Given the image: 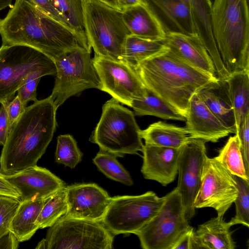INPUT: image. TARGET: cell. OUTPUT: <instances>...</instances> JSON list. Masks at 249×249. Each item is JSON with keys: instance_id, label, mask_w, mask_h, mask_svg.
Returning <instances> with one entry per match:
<instances>
[{"instance_id": "6da1fadb", "label": "cell", "mask_w": 249, "mask_h": 249, "mask_svg": "<svg viewBox=\"0 0 249 249\" xmlns=\"http://www.w3.org/2000/svg\"><path fill=\"white\" fill-rule=\"evenodd\" d=\"M0 35L2 46H30L54 61L83 47L73 30L28 0H16L5 17L0 19Z\"/></svg>"}, {"instance_id": "7a4b0ae2", "label": "cell", "mask_w": 249, "mask_h": 249, "mask_svg": "<svg viewBox=\"0 0 249 249\" xmlns=\"http://www.w3.org/2000/svg\"><path fill=\"white\" fill-rule=\"evenodd\" d=\"M57 109L50 96L25 107L3 145L0 173L10 175L36 165L55 131Z\"/></svg>"}, {"instance_id": "3957f363", "label": "cell", "mask_w": 249, "mask_h": 249, "mask_svg": "<svg viewBox=\"0 0 249 249\" xmlns=\"http://www.w3.org/2000/svg\"><path fill=\"white\" fill-rule=\"evenodd\" d=\"M145 87L185 117L192 97L219 79L182 62L167 50L134 68Z\"/></svg>"}, {"instance_id": "277c9868", "label": "cell", "mask_w": 249, "mask_h": 249, "mask_svg": "<svg viewBox=\"0 0 249 249\" xmlns=\"http://www.w3.org/2000/svg\"><path fill=\"white\" fill-rule=\"evenodd\" d=\"M211 18L214 39L228 72L249 71L248 0H214Z\"/></svg>"}, {"instance_id": "5b68a950", "label": "cell", "mask_w": 249, "mask_h": 249, "mask_svg": "<svg viewBox=\"0 0 249 249\" xmlns=\"http://www.w3.org/2000/svg\"><path fill=\"white\" fill-rule=\"evenodd\" d=\"M81 1L84 30L94 55L126 63L124 46L131 34L124 22L122 11L98 0Z\"/></svg>"}, {"instance_id": "8992f818", "label": "cell", "mask_w": 249, "mask_h": 249, "mask_svg": "<svg viewBox=\"0 0 249 249\" xmlns=\"http://www.w3.org/2000/svg\"><path fill=\"white\" fill-rule=\"evenodd\" d=\"M140 132L133 112L112 98L103 106L100 119L89 141L100 149L122 157L142 151Z\"/></svg>"}, {"instance_id": "52a82bcc", "label": "cell", "mask_w": 249, "mask_h": 249, "mask_svg": "<svg viewBox=\"0 0 249 249\" xmlns=\"http://www.w3.org/2000/svg\"><path fill=\"white\" fill-rule=\"evenodd\" d=\"M55 75L54 61L42 52L23 45L0 47V104L13 99L32 72Z\"/></svg>"}, {"instance_id": "ba28073f", "label": "cell", "mask_w": 249, "mask_h": 249, "mask_svg": "<svg viewBox=\"0 0 249 249\" xmlns=\"http://www.w3.org/2000/svg\"><path fill=\"white\" fill-rule=\"evenodd\" d=\"M165 197L157 214L134 233L143 249H173L180 238L192 228L185 216L177 188Z\"/></svg>"}, {"instance_id": "9c48e42d", "label": "cell", "mask_w": 249, "mask_h": 249, "mask_svg": "<svg viewBox=\"0 0 249 249\" xmlns=\"http://www.w3.org/2000/svg\"><path fill=\"white\" fill-rule=\"evenodd\" d=\"M90 53L91 49L81 47L54 61L56 77L50 97L57 108L70 97L86 89H101Z\"/></svg>"}, {"instance_id": "30bf717a", "label": "cell", "mask_w": 249, "mask_h": 249, "mask_svg": "<svg viewBox=\"0 0 249 249\" xmlns=\"http://www.w3.org/2000/svg\"><path fill=\"white\" fill-rule=\"evenodd\" d=\"M165 199L153 191L111 197L101 222L114 235L134 234L157 214Z\"/></svg>"}, {"instance_id": "8fae6325", "label": "cell", "mask_w": 249, "mask_h": 249, "mask_svg": "<svg viewBox=\"0 0 249 249\" xmlns=\"http://www.w3.org/2000/svg\"><path fill=\"white\" fill-rule=\"evenodd\" d=\"M47 249H111L114 235L101 222L64 216L49 227Z\"/></svg>"}, {"instance_id": "7c38bea8", "label": "cell", "mask_w": 249, "mask_h": 249, "mask_svg": "<svg viewBox=\"0 0 249 249\" xmlns=\"http://www.w3.org/2000/svg\"><path fill=\"white\" fill-rule=\"evenodd\" d=\"M237 189L232 175L215 159L207 157L194 202L196 209L212 208L223 217L235 200Z\"/></svg>"}, {"instance_id": "4fadbf2b", "label": "cell", "mask_w": 249, "mask_h": 249, "mask_svg": "<svg viewBox=\"0 0 249 249\" xmlns=\"http://www.w3.org/2000/svg\"><path fill=\"white\" fill-rule=\"evenodd\" d=\"M93 63L101 83V89L119 102L131 107L135 100L146 96L148 90L135 69L125 62L94 55Z\"/></svg>"}, {"instance_id": "5bb4252c", "label": "cell", "mask_w": 249, "mask_h": 249, "mask_svg": "<svg viewBox=\"0 0 249 249\" xmlns=\"http://www.w3.org/2000/svg\"><path fill=\"white\" fill-rule=\"evenodd\" d=\"M206 142L190 138L180 148L177 189L189 220L196 213L194 202L200 187L203 165L207 157Z\"/></svg>"}, {"instance_id": "9a60e30c", "label": "cell", "mask_w": 249, "mask_h": 249, "mask_svg": "<svg viewBox=\"0 0 249 249\" xmlns=\"http://www.w3.org/2000/svg\"><path fill=\"white\" fill-rule=\"evenodd\" d=\"M68 212L66 216L101 222L111 197L95 183L66 186Z\"/></svg>"}, {"instance_id": "2e32d148", "label": "cell", "mask_w": 249, "mask_h": 249, "mask_svg": "<svg viewBox=\"0 0 249 249\" xmlns=\"http://www.w3.org/2000/svg\"><path fill=\"white\" fill-rule=\"evenodd\" d=\"M3 176L19 193L20 202L46 198L65 186L59 178L36 165Z\"/></svg>"}, {"instance_id": "e0dca14e", "label": "cell", "mask_w": 249, "mask_h": 249, "mask_svg": "<svg viewBox=\"0 0 249 249\" xmlns=\"http://www.w3.org/2000/svg\"><path fill=\"white\" fill-rule=\"evenodd\" d=\"M158 21L166 34L197 35L188 0H141Z\"/></svg>"}, {"instance_id": "ac0fdd59", "label": "cell", "mask_w": 249, "mask_h": 249, "mask_svg": "<svg viewBox=\"0 0 249 249\" xmlns=\"http://www.w3.org/2000/svg\"><path fill=\"white\" fill-rule=\"evenodd\" d=\"M163 42L169 52L182 62L217 77L213 61L197 35L169 33L166 34Z\"/></svg>"}, {"instance_id": "d6986e66", "label": "cell", "mask_w": 249, "mask_h": 249, "mask_svg": "<svg viewBox=\"0 0 249 249\" xmlns=\"http://www.w3.org/2000/svg\"><path fill=\"white\" fill-rule=\"evenodd\" d=\"M185 118V127L191 138L216 142L231 133L197 93L191 99Z\"/></svg>"}, {"instance_id": "ffe728a7", "label": "cell", "mask_w": 249, "mask_h": 249, "mask_svg": "<svg viewBox=\"0 0 249 249\" xmlns=\"http://www.w3.org/2000/svg\"><path fill=\"white\" fill-rule=\"evenodd\" d=\"M180 148L143 145L141 172L144 178L163 186L173 182L178 174Z\"/></svg>"}, {"instance_id": "44dd1931", "label": "cell", "mask_w": 249, "mask_h": 249, "mask_svg": "<svg viewBox=\"0 0 249 249\" xmlns=\"http://www.w3.org/2000/svg\"><path fill=\"white\" fill-rule=\"evenodd\" d=\"M191 18L197 36L211 57L219 80L225 82L230 74L222 63L213 30L211 0H188Z\"/></svg>"}, {"instance_id": "7402d4cb", "label": "cell", "mask_w": 249, "mask_h": 249, "mask_svg": "<svg viewBox=\"0 0 249 249\" xmlns=\"http://www.w3.org/2000/svg\"><path fill=\"white\" fill-rule=\"evenodd\" d=\"M231 226L223 217L211 218L194 229L191 249H234L236 245L230 231Z\"/></svg>"}, {"instance_id": "603a6c76", "label": "cell", "mask_w": 249, "mask_h": 249, "mask_svg": "<svg viewBox=\"0 0 249 249\" xmlns=\"http://www.w3.org/2000/svg\"><path fill=\"white\" fill-rule=\"evenodd\" d=\"M123 18L131 35L139 37L163 40L166 36L161 25L142 2L122 10Z\"/></svg>"}, {"instance_id": "cb8c5ba5", "label": "cell", "mask_w": 249, "mask_h": 249, "mask_svg": "<svg viewBox=\"0 0 249 249\" xmlns=\"http://www.w3.org/2000/svg\"><path fill=\"white\" fill-rule=\"evenodd\" d=\"M197 94L230 133L235 134V116L226 82L219 80L201 89Z\"/></svg>"}, {"instance_id": "d4e9b609", "label": "cell", "mask_w": 249, "mask_h": 249, "mask_svg": "<svg viewBox=\"0 0 249 249\" xmlns=\"http://www.w3.org/2000/svg\"><path fill=\"white\" fill-rule=\"evenodd\" d=\"M140 133L145 144L176 149L180 148L190 138L185 127L161 121L141 130Z\"/></svg>"}, {"instance_id": "484cf974", "label": "cell", "mask_w": 249, "mask_h": 249, "mask_svg": "<svg viewBox=\"0 0 249 249\" xmlns=\"http://www.w3.org/2000/svg\"><path fill=\"white\" fill-rule=\"evenodd\" d=\"M47 197L20 202L10 226L20 242L29 240L39 229L36 222Z\"/></svg>"}, {"instance_id": "4316f807", "label": "cell", "mask_w": 249, "mask_h": 249, "mask_svg": "<svg viewBox=\"0 0 249 249\" xmlns=\"http://www.w3.org/2000/svg\"><path fill=\"white\" fill-rule=\"evenodd\" d=\"M225 82L234 114L237 130L249 114V71L231 74Z\"/></svg>"}, {"instance_id": "83f0119b", "label": "cell", "mask_w": 249, "mask_h": 249, "mask_svg": "<svg viewBox=\"0 0 249 249\" xmlns=\"http://www.w3.org/2000/svg\"><path fill=\"white\" fill-rule=\"evenodd\" d=\"M168 48L163 40H152L128 36L124 46V58L127 64L134 68L140 62L160 54Z\"/></svg>"}, {"instance_id": "f1b7e54d", "label": "cell", "mask_w": 249, "mask_h": 249, "mask_svg": "<svg viewBox=\"0 0 249 249\" xmlns=\"http://www.w3.org/2000/svg\"><path fill=\"white\" fill-rule=\"evenodd\" d=\"M131 107L138 116L150 115L164 120H186L176 108L149 90L146 96L133 101Z\"/></svg>"}, {"instance_id": "f546056e", "label": "cell", "mask_w": 249, "mask_h": 249, "mask_svg": "<svg viewBox=\"0 0 249 249\" xmlns=\"http://www.w3.org/2000/svg\"><path fill=\"white\" fill-rule=\"evenodd\" d=\"M74 32L82 46L91 49L84 27L83 10L81 0H51Z\"/></svg>"}, {"instance_id": "4dcf8cb0", "label": "cell", "mask_w": 249, "mask_h": 249, "mask_svg": "<svg viewBox=\"0 0 249 249\" xmlns=\"http://www.w3.org/2000/svg\"><path fill=\"white\" fill-rule=\"evenodd\" d=\"M68 212L66 186L47 197L36 222L39 229L50 227Z\"/></svg>"}, {"instance_id": "1f68e13d", "label": "cell", "mask_w": 249, "mask_h": 249, "mask_svg": "<svg viewBox=\"0 0 249 249\" xmlns=\"http://www.w3.org/2000/svg\"><path fill=\"white\" fill-rule=\"evenodd\" d=\"M215 158L232 175L249 180L236 135L229 138Z\"/></svg>"}, {"instance_id": "d6a6232c", "label": "cell", "mask_w": 249, "mask_h": 249, "mask_svg": "<svg viewBox=\"0 0 249 249\" xmlns=\"http://www.w3.org/2000/svg\"><path fill=\"white\" fill-rule=\"evenodd\" d=\"M117 156L100 149L93 159V163L107 177L127 186L133 181L128 171L117 160Z\"/></svg>"}, {"instance_id": "836d02e7", "label": "cell", "mask_w": 249, "mask_h": 249, "mask_svg": "<svg viewBox=\"0 0 249 249\" xmlns=\"http://www.w3.org/2000/svg\"><path fill=\"white\" fill-rule=\"evenodd\" d=\"M82 156L83 153L71 135L65 134L58 136L55 153L57 163L73 169L81 161Z\"/></svg>"}, {"instance_id": "e575fe53", "label": "cell", "mask_w": 249, "mask_h": 249, "mask_svg": "<svg viewBox=\"0 0 249 249\" xmlns=\"http://www.w3.org/2000/svg\"><path fill=\"white\" fill-rule=\"evenodd\" d=\"M237 189V195L234 202L235 215L229 221L232 226L242 224L249 227V180L232 175Z\"/></svg>"}, {"instance_id": "d590c367", "label": "cell", "mask_w": 249, "mask_h": 249, "mask_svg": "<svg viewBox=\"0 0 249 249\" xmlns=\"http://www.w3.org/2000/svg\"><path fill=\"white\" fill-rule=\"evenodd\" d=\"M20 203L19 199L0 196V238L10 231L12 220Z\"/></svg>"}, {"instance_id": "8d00e7d4", "label": "cell", "mask_w": 249, "mask_h": 249, "mask_svg": "<svg viewBox=\"0 0 249 249\" xmlns=\"http://www.w3.org/2000/svg\"><path fill=\"white\" fill-rule=\"evenodd\" d=\"M46 76L40 71L31 73L18 90V95L24 106L29 101H36V88L41 77Z\"/></svg>"}, {"instance_id": "74e56055", "label": "cell", "mask_w": 249, "mask_h": 249, "mask_svg": "<svg viewBox=\"0 0 249 249\" xmlns=\"http://www.w3.org/2000/svg\"><path fill=\"white\" fill-rule=\"evenodd\" d=\"M235 134L238 138L246 172L249 175V114L246 117Z\"/></svg>"}, {"instance_id": "f35d334b", "label": "cell", "mask_w": 249, "mask_h": 249, "mask_svg": "<svg viewBox=\"0 0 249 249\" xmlns=\"http://www.w3.org/2000/svg\"><path fill=\"white\" fill-rule=\"evenodd\" d=\"M5 105L9 123L10 130L24 109L25 106L17 95L11 101L3 103Z\"/></svg>"}, {"instance_id": "ab89813d", "label": "cell", "mask_w": 249, "mask_h": 249, "mask_svg": "<svg viewBox=\"0 0 249 249\" xmlns=\"http://www.w3.org/2000/svg\"><path fill=\"white\" fill-rule=\"evenodd\" d=\"M28 0L41 8L52 18L72 30L69 23L64 19L61 13L54 6L51 0Z\"/></svg>"}, {"instance_id": "60d3db41", "label": "cell", "mask_w": 249, "mask_h": 249, "mask_svg": "<svg viewBox=\"0 0 249 249\" xmlns=\"http://www.w3.org/2000/svg\"><path fill=\"white\" fill-rule=\"evenodd\" d=\"M10 131L9 123L5 105L0 107V145H3Z\"/></svg>"}, {"instance_id": "b9f144b4", "label": "cell", "mask_w": 249, "mask_h": 249, "mask_svg": "<svg viewBox=\"0 0 249 249\" xmlns=\"http://www.w3.org/2000/svg\"><path fill=\"white\" fill-rule=\"evenodd\" d=\"M0 196L20 200V194L18 190L5 178L3 175L0 173Z\"/></svg>"}, {"instance_id": "7bdbcfd3", "label": "cell", "mask_w": 249, "mask_h": 249, "mask_svg": "<svg viewBox=\"0 0 249 249\" xmlns=\"http://www.w3.org/2000/svg\"><path fill=\"white\" fill-rule=\"evenodd\" d=\"M19 242L17 237L10 231L0 238V249H17L19 247Z\"/></svg>"}, {"instance_id": "ee69618b", "label": "cell", "mask_w": 249, "mask_h": 249, "mask_svg": "<svg viewBox=\"0 0 249 249\" xmlns=\"http://www.w3.org/2000/svg\"><path fill=\"white\" fill-rule=\"evenodd\" d=\"M194 228L192 227L177 242L173 249H191V239Z\"/></svg>"}, {"instance_id": "f6af8a7d", "label": "cell", "mask_w": 249, "mask_h": 249, "mask_svg": "<svg viewBox=\"0 0 249 249\" xmlns=\"http://www.w3.org/2000/svg\"><path fill=\"white\" fill-rule=\"evenodd\" d=\"M121 11L126 7L141 2V0H118Z\"/></svg>"}, {"instance_id": "bcb514c9", "label": "cell", "mask_w": 249, "mask_h": 249, "mask_svg": "<svg viewBox=\"0 0 249 249\" xmlns=\"http://www.w3.org/2000/svg\"><path fill=\"white\" fill-rule=\"evenodd\" d=\"M115 9L121 10L118 0H98Z\"/></svg>"}, {"instance_id": "7dc6e473", "label": "cell", "mask_w": 249, "mask_h": 249, "mask_svg": "<svg viewBox=\"0 0 249 249\" xmlns=\"http://www.w3.org/2000/svg\"><path fill=\"white\" fill-rule=\"evenodd\" d=\"M12 0H0V11L8 7H12Z\"/></svg>"}, {"instance_id": "c3c4849f", "label": "cell", "mask_w": 249, "mask_h": 249, "mask_svg": "<svg viewBox=\"0 0 249 249\" xmlns=\"http://www.w3.org/2000/svg\"><path fill=\"white\" fill-rule=\"evenodd\" d=\"M36 249H47V244L45 238L40 241L36 247Z\"/></svg>"}]
</instances>
